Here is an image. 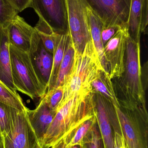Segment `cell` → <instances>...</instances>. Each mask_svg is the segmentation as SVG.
I'll list each match as a JSON object with an SVG mask.
<instances>
[{
	"label": "cell",
	"mask_w": 148,
	"mask_h": 148,
	"mask_svg": "<svg viewBox=\"0 0 148 148\" xmlns=\"http://www.w3.org/2000/svg\"><path fill=\"white\" fill-rule=\"evenodd\" d=\"M68 137H65L61 140L55 146L51 148H71L69 144Z\"/></svg>",
	"instance_id": "32"
},
{
	"label": "cell",
	"mask_w": 148,
	"mask_h": 148,
	"mask_svg": "<svg viewBox=\"0 0 148 148\" xmlns=\"http://www.w3.org/2000/svg\"><path fill=\"white\" fill-rule=\"evenodd\" d=\"M27 115L38 142L46 134L56 113L50 109L43 98L33 110L27 109Z\"/></svg>",
	"instance_id": "14"
},
{
	"label": "cell",
	"mask_w": 148,
	"mask_h": 148,
	"mask_svg": "<svg viewBox=\"0 0 148 148\" xmlns=\"http://www.w3.org/2000/svg\"><path fill=\"white\" fill-rule=\"evenodd\" d=\"M9 45L7 27L0 26V81L11 90L17 92L11 75Z\"/></svg>",
	"instance_id": "15"
},
{
	"label": "cell",
	"mask_w": 148,
	"mask_h": 148,
	"mask_svg": "<svg viewBox=\"0 0 148 148\" xmlns=\"http://www.w3.org/2000/svg\"><path fill=\"white\" fill-rule=\"evenodd\" d=\"M122 148H127L123 136L122 140Z\"/></svg>",
	"instance_id": "33"
},
{
	"label": "cell",
	"mask_w": 148,
	"mask_h": 148,
	"mask_svg": "<svg viewBox=\"0 0 148 148\" xmlns=\"http://www.w3.org/2000/svg\"><path fill=\"white\" fill-rule=\"evenodd\" d=\"M34 148H41V147H40V144H39V143H37V144H36V146Z\"/></svg>",
	"instance_id": "34"
},
{
	"label": "cell",
	"mask_w": 148,
	"mask_h": 148,
	"mask_svg": "<svg viewBox=\"0 0 148 148\" xmlns=\"http://www.w3.org/2000/svg\"><path fill=\"white\" fill-rule=\"evenodd\" d=\"M96 114L95 94H77L61 103L52 123L42 139L41 148H51L87 120Z\"/></svg>",
	"instance_id": "1"
},
{
	"label": "cell",
	"mask_w": 148,
	"mask_h": 148,
	"mask_svg": "<svg viewBox=\"0 0 148 148\" xmlns=\"http://www.w3.org/2000/svg\"><path fill=\"white\" fill-rule=\"evenodd\" d=\"M102 70L104 69L92 40L86 45L82 53L75 51L72 69L64 80L63 97L61 102L77 94L93 92L91 83Z\"/></svg>",
	"instance_id": "3"
},
{
	"label": "cell",
	"mask_w": 148,
	"mask_h": 148,
	"mask_svg": "<svg viewBox=\"0 0 148 148\" xmlns=\"http://www.w3.org/2000/svg\"><path fill=\"white\" fill-rule=\"evenodd\" d=\"M10 132L8 136L14 148H34L38 143L27 115V109L21 110L8 106Z\"/></svg>",
	"instance_id": "9"
},
{
	"label": "cell",
	"mask_w": 148,
	"mask_h": 148,
	"mask_svg": "<svg viewBox=\"0 0 148 148\" xmlns=\"http://www.w3.org/2000/svg\"><path fill=\"white\" fill-rule=\"evenodd\" d=\"M121 130L127 148H147L142 138L138 125L131 113L132 109L120 105L117 106L110 102Z\"/></svg>",
	"instance_id": "10"
},
{
	"label": "cell",
	"mask_w": 148,
	"mask_h": 148,
	"mask_svg": "<svg viewBox=\"0 0 148 148\" xmlns=\"http://www.w3.org/2000/svg\"><path fill=\"white\" fill-rule=\"evenodd\" d=\"M29 52L36 73L47 88L53 66V55L46 50L35 29Z\"/></svg>",
	"instance_id": "11"
},
{
	"label": "cell",
	"mask_w": 148,
	"mask_h": 148,
	"mask_svg": "<svg viewBox=\"0 0 148 148\" xmlns=\"http://www.w3.org/2000/svg\"><path fill=\"white\" fill-rule=\"evenodd\" d=\"M10 43L18 49L29 52L34 28L18 14L13 18L7 27Z\"/></svg>",
	"instance_id": "13"
},
{
	"label": "cell",
	"mask_w": 148,
	"mask_h": 148,
	"mask_svg": "<svg viewBox=\"0 0 148 148\" xmlns=\"http://www.w3.org/2000/svg\"><path fill=\"white\" fill-rule=\"evenodd\" d=\"M70 39L68 32L57 33L54 50L53 55V66L48 84L47 90L54 88L60 65L63 59L66 46Z\"/></svg>",
	"instance_id": "19"
},
{
	"label": "cell",
	"mask_w": 148,
	"mask_h": 148,
	"mask_svg": "<svg viewBox=\"0 0 148 148\" xmlns=\"http://www.w3.org/2000/svg\"><path fill=\"white\" fill-rule=\"evenodd\" d=\"M87 16L91 38L99 60L103 68L108 73L107 65L104 54V46L101 36L102 29L103 26V23L89 7L87 8Z\"/></svg>",
	"instance_id": "17"
},
{
	"label": "cell",
	"mask_w": 148,
	"mask_h": 148,
	"mask_svg": "<svg viewBox=\"0 0 148 148\" xmlns=\"http://www.w3.org/2000/svg\"><path fill=\"white\" fill-rule=\"evenodd\" d=\"M29 7L34 9L39 20L47 23L54 32L67 33V13L65 0H30Z\"/></svg>",
	"instance_id": "6"
},
{
	"label": "cell",
	"mask_w": 148,
	"mask_h": 148,
	"mask_svg": "<svg viewBox=\"0 0 148 148\" xmlns=\"http://www.w3.org/2000/svg\"><path fill=\"white\" fill-rule=\"evenodd\" d=\"M148 24V0H131L128 22L130 37L139 42L141 34L145 33Z\"/></svg>",
	"instance_id": "12"
},
{
	"label": "cell",
	"mask_w": 148,
	"mask_h": 148,
	"mask_svg": "<svg viewBox=\"0 0 148 148\" xmlns=\"http://www.w3.org/2000/svg\"><path fill=\"white\" fill-rule=\"evenodd\" d=\"M2 141L3 148H14L12 143L6 134H3L1 137Z\"/></svg>",
	"instance_id": "31"
},
{
	"label": "cell",
	"mask_w": 148,
	"mask_h": 148,
	"mask_svg": "<svg viewBox=\"0 0 148 148\" xmlns=\"http://www.w3.org/2000/svg\"><path fill=\"white\" fill-rule=\"evenodd\" d=\"M63 93V86H59L47 91L46 95L43 97L50 109L56 113L62 101Z\"/></svg>",
	"instance_id": "23"
},
{
	"label": "cell",
	"mask_w": 148,
	"mask_h": 148,
	"mask_svg": "<svg viewBox=\"0 0 148 148\" xmlns=\"http://www.w3.org/2000/svg\"><path fill=\"white\" fill-rule=\"evenodd\" d=\"M91 88L94 94H99L112 104L120 106L112 79L105 70L98 73L91 83Z\"/></svg>",
	"instance_id": "18"
},
{
	"label": "cell",
	"mask_w": 148,
	"mask_h": 148,
	"mask_svg": "<svg viewBox=\"0 0 148 148\" xmlns=\"http://www.w3.org/2000/svg\"><path fill=\"white\" fill-rule=\"evenodd\" d=\"M114 80V88L120 104L130 108H146L140 42L135 41L129 35L127 40L124 72Z\"/></svg>",
	"instance_id": "2"
},
{
	"label": "cell",
	"mask_w": 148,
	"mask_h": 148,
	"mask_svg": "<svg viewBox=\"0 0 148 148\" xmlns=\"http://www.w3.org/2000/svg\"><path fill=\"white\" fill-rule=\"evenodd\" d=\"M75 49L71 40L66 46L63 59L59 68L57 79L54 88L63 86L65 77L71 71L74 62Z\"/></svg>",
	"instance_id": "20"
},
{
	"label": "cell",
	"mask_w": 148,
	"mask_h": 148,
	"mask_svg": "<svg viewBox=\"0 0 148 148\" xmlns=\"http://www.w3.org/2000/svg\"><path fill=\"white\" fill-rule=\"evenodd\" d=\"M18 13L8 0H0V26L7 27Z\"/></svg>",
	"instance_id": "24"
},
{
	"label": "cell",
	"mask_w": 148,
	"mask_h": 148,
	"mask_svg": "<svg viewBox=\"0 0 148 148\" xmlns=\"http://www.w3.org/2000/svg\"><path fill=\"white\" fill-rule=\"evenodd\" d=\"M1 132H0V138H1Z\"/></svg>",
	"instance_id": "35"
},
{
	"label": "cell",
	"mask_w": 148,
	"mask_h": 148,
	"mask_svg": "<svg viewBox=\"0 0 148 148\" xmlns=\"http://www.w3.org/2000/svg\"><path fill=\"white\" fill-rule=\"evenodd\" d=\"M0 102L19 110H25L27 109L19 94L11 90L1 81Z\"/></svg>",
	"instance_id": "22"
},
{
	"label": "cell",
	"mask_w": 148,
	"mask_h": 148,
	"mask_svg": "<svg viewBox=\"0 0 148 148\" xmlns=\"http://www.w3.org/2000/svg\"><path fill=\"white\" fill-rule=\"evenodd\" d=\"M97 119L96 114L92 118L83 122L77 128L75 135L71 139V141L69 142L70 147H73L75 145H77L81 142L82 140L88 132L89 130L93 127Z\"/></svg>",
	"instance_id": "25"
},
{
	"label": "cell",
	"mask_w": 148,
	"mask_h": 148,
	"mask_svg": "<svg viewBox=\"0 0 148 148\" xmlns=\"http://www.w3.org/2000/svg\"><path fill=\"white\" fill-rule=\"evenodd\" d=\"M123 136L117 132H115L114 137V148H122Z\"/></svg>",
	"instance_id": "30"
},
{
	"label": "cell",
	"mask_w": 148,
	"mask_h": 148,
	"mask_svg": "<svg viewBox=\"0 0 148 148\" xmlns=\"http://www.w3.org/2000/svg\"><path fill=\"white\" fill-rule=\"evenodd\" d=\"M122 26L117 25L103 27L101 33L102 41L103 46L106 45L107 42L113 37V36L118 31Z\"/></svg>",
	"instance_id": "27"
},
{
	"label": "cell",
	"mask_w": 148,
	"mask_h": 148,
	"mask_svg": "<svg viewBox=\"0 0 148 148\" xmlns=\"http://www.w3.org/2000/svg\"><path fill=\"white\" fill-rule=\"evenodd\" d=\"M34 28L40 36L46 50L53 55L57 33L54 32L47 23L40 20Z\"/></svg>",
	"instance_id": "21"
},
{
	"label": "cell",
	"mask_w": 148,
	"mask_h": 148,
	"mask_svg": "<svg viewBox=\"0 0 148 148\" xmlns=\"http://www.w3.org/2000/svg\"><path fill=\"white\" fill-rule=\"evenodd\" d=\"M128 25L122 26L104 46L108 72L112 80L121 76L124 71Z\"/></svg>",
	"instance_id": "8"
},
{
	"label": "cell",
	"mask_w": 148,
	"mask_h": 148,
	"mask_svg": "<svg viewBox=\"0 0 148 148\" xmlns=\"http://www.w3.org/2000/svg\"><path fill=\"white\" fill-rule=\"evenodd\" d=\"M104 27L128 25L131 0H86Z\"/></svg>",
	"instance_id": "7"
},
{
	"label": "cell",
	"mask_w": 148,
	"mask_h": 148,
	"mask_svg": "<svg viewBox=\"0 0 148 148\" xmlns=\"http://www.w3.org/2000/svg\"><path fill=\"white\" fill-rule=\"evenodd\" d=\"M9 53L11 75L17 90L33 100L42 98L47 88L36 73L29 52L22 51L10 43Z\"/></svg>",
	"instance_id": "4"
},
{
	"label": "cell",
	"mask_w": 148,
	"mask_h": 148,
	"mask_svg": "<svg viewBox=\"0 0 148 148\" xmlns=\"http://www.w3.org/2000/svg\"><path fill=\"white\" fill-rule=\"evenodd\" d=\"M14 8L20 12L29 7L30 0H8Z\"/></svg>",
	"instance_id": "28"
},
{
	"label": "cell",
	"mask_w": 148,
	"mask_h": 148,
	"mask_svg": "<svg viewBox=\"0 0 148 148\" xmlns=\"http://www.w3.org/2000/svg\"><path fill=\"white\" fill-rule=\"evenodd\" d=\"M99 133L95 128L91 132V138L89 141L88 148H98L100 140Z\"/></svg>",
	"instance_id": "29"
},
{
	"label": "cell",
	"mask_w": 148,
	"mask_h": 148,
	"mask_svg": "<svg viewBox=\"0 0 148 148\" xmlns=\"http://www.w3.org/2000/svg\"><path fill=\"white\" fill-rule=\"evenodd\" d=\"M77 148V147H74V148Z\"/></svg>",
	"instance_id": "36"
},
{
	"label": "cell",
	"mask_w": 148,
	"mask_h": 148,
	"mask_svg": "<svg viewBox=\"0 0 148 148\" xmlns=\"http://www.w3.org/2000/svg\"><path fill=\"white\" fill-rule=\"evenodd\" d=\"M67 13L68 32L75 51L82 53L92 41L86 0H65Z\"/></svg>",
	"instance_id": "5"
},
{
	"label": "cell",
	"mask_w": 148,
	"mask_h": 148,
	"mask_svg": "<svg viewBox=\"0 0 148 148\" xmlns=\"http://www.w3.org/2000/svg\"><path fill=\"white\" fill-rule=\"evenodd\" d=\"M96 119L100 127L105 148H114V138L110 127L109 115L103 98L95 94Z\"/></svg>",
	"instance_id": "16"
},
{
	"label": "cell",
	"mask_w": 148,
	"mask_h": 148,
	"mask_svg": "<svg viewBox=\"0 0 148 148\" xmlns=\"http://www.w3.org/2000/svg\"><path fill=\"white\" fill-rule=\"evenodd\" d=\"M0 132L9 135L10 132V117L8 106L0 102Z\"/></svg>",
	"instance_id": "26"
}]
</instances>
